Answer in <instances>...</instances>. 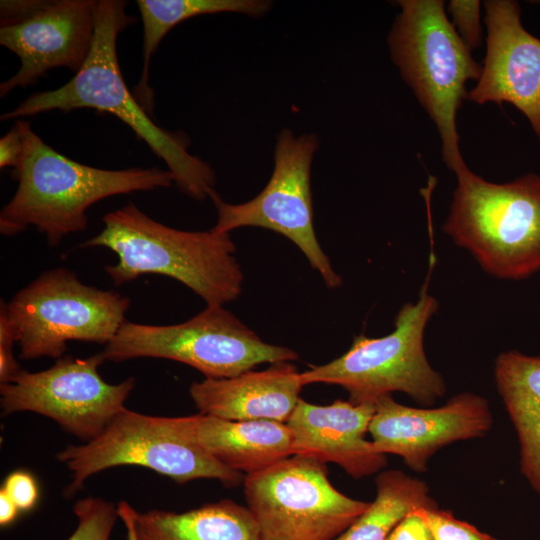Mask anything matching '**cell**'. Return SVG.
I'll use <instances>...</instances> for the list:
<instances>
[{"mask_svg":"<svg viewBox=\"0 0 540 540\" xmlns=\"http://www.w3.org/2000/svg\"><path fill=\"white\" fill-rule=\"evenodd\" d=\"M23 136L15 125L0 139V167H13L19 164L23 154Z\"/></svg>","mask_w":540,"mask_h":540,"instance_id":"obj_29","label":"cell"},{"mask_svg":"<svg viewBox=\"0 0 540 540\" xmlns=\"http://www.w3.org/2000/svg\"><path fill=\"white\" fill-rule=\"evenodd\" d=\"M97 5L95 0H44L24 20L0 27V44L21 62L18 71L0 84L1 98L17 87L35 84L51 69L78 72L92 47Z\"/></svg>","mask_w":540,"mask_h":540,"instance_id":"obj_14","label":"cell"},{"mask_svg":"<svg viewBox=\"0 0 540 540\" xmlns=\"http://www.w3.org/2000/svg\"><path fill=\"white\" fill-rule=\"evenodd\" d=\"M401 12L388 36L390 55L404 81L435 123L446 166L467 168L459 150L457 111L468 98L466 83L480 66L447 19L441 0H400Z\"/></svg>","mask_w":540,"mask_h":540,"instance_id":"obj_4","label":"cell"},{"mask_svg":"<svg viewBox=\"0 0 540 540\" xmlns=\"http://www.w3.org/2000/svg\"><path fill=\"white\" fill-rule=\"evenodd\" d=\"M77 527L67 540H110L119 518L117 507L99 497L78 500L73 507Z\"/></svg>","mask_w":540,"mask_h":540,"instance_id":"obj_23","label":"cell"},{"mask_svg":"<svg viewBox=\"0 0 540 540\" xmlns=\"http://www.w3.org/2000/svg\"><path fill=\"white\" fill-rule=\"evenodd\" d=\"M456 32L472 51L481 44L480 2L476 0H451L447 6Z\"/></svg>","mask_w":540,"mask_h":540,"instance_id":"obj_25","label":"cell"},{"mask_svg":"<svg viewBox=\"0 0 540 540\" xmlns=\"http://www.w3.org/2000/svg\"><path fill=\"white\" fill-rule=\"evenodd\" d=\"M44 0H1V27L20 22L38 10Z\"/></svg>","mask_w":540,"mask_h":540,"instance_id":"obj_30","label":"cell"},{"mask_svg":"<svg viewBox=\"0 0 540 540\" xmlns=\"http://www.w3.org/2000/svg\"><path fill=\"white\" fill-rule=\"evenodd\" d=\"M197 436L218 462L246 475L293 455L289 426L274 420L234 421L199 413Z\"/></svg>","mask_w":540,"mask_h":540,"instance_id":"obj_18","label":"cell"},{"mask_svg":"<svg viewBox=\"0 0 540 540\" xmlns=\"http://www.w3.org/2000/svg\"><path fill=\"white\" fill-rule=\"evenodd\" d=\"M134 525L137 540H261L249 509L229 499L182 513L135 510Z\"/></svg>","mask_w":540,"mask_h":540,"instance_id":"obj_20","label":"cell"},{"mask_svg":"<svg viewBox=\"0 0 540 540\" xmlns=\"http://www.w3.org/2000/svg\"><path fill=\"white\" fill-rule=\"evenodd\" d=\"M103 229L81 247H105L117 263L105 266L114 285L144 274L173 278L199 295L207 306H223L242 291L244 279L230 233L185 231L164 225L133 202L107 213Z\"/></svg>","mask_w":540,"mask_h":540,"instance_id":"obj_3","label":"cell"},{"mask_svg":"<svg viewBox=\"0 0 540 540\" xmlns=\"http://www.w3.org/2000/svg\"><path fill=\"white\" fill-rule=\"evenodd\" d=\"M494 377L517 432L521 473L540 496V355L502 352Z\"/></svg>","mask_w":540,"mask_h":540,"instance_id":"obj_19","label":"cell"},{"mask_svg":"<svg viewBox=\"0 0 540 540\" xmlns=\"http://www.w3.org/2000/svg\"><path fill=\"white\" fill-rule=\"evenodd\" d=\"M126 6L123 0H98L94 39L82 68L63 86L29 96L3 113L1 120L81 108L110 113L128 125L138 139L166 163L181 192L204 200L216 184L210 164L189 153V139L183 132H171L156 124L124 81L117 56V38L136 20L126 12Z\"/></svg>","mask_w":540,"mask_h":540,"instance_id":"obj_1","label":"cell"},{"mask_svg":"<svg viewBox=\"0 0 540 540\" xmlns=\"http://www.w3.org/2000/svg\"><path fill=\"white\" fill-rule=\"evenodd\" d=\"M377 494L368 508L335 540H387L393 529L411 511L436 508L425 482L399 470L381 472Z\"/></svg>","mask_w":540,"mask_h":540,"instance_id":"obj_22","label":"cell"},{"mask_svg":"<svg viewBox=\"0 0 540 540\" xmlns=\"http://www.w3.org/2000/svg\"><path fill=\"white\" fill-rule=\"evenodd\" d=\"M483 6L486 56L468 99L514 105L540 140V39L523 27L516 1L488 0Z\"/></svg>","mask_w":540,"mask_h":540,"instance_id":"obj_15","label":"cell"},{"mask_svg":"<svg viewBox=\"0 0 540 540\" xmlns=\"http://www.w3.org/2000/svg\"><path fill=\"white\" fill-rule=\"evenodd\" d=\"M2 489L20 511H29L37 503L38 486L34 477L27 471L17 470L10 473L6 477Z\"/></svg>","mask_w":540,"mask_h":540,"instance_id":"obj_27","label":"cell"},{"mask_svg":"<svg viewBox=\"0 0 540 540\" xmlns=\"http://www.w3.org/2000/svg\"><path fill=\"white\" fill-rule=\"evenodd\" d=\"M197 420L198 414L162 417L126 408L97 438L69 445L56 455L72 473L66 495L81 490L90 476L123 465L146 467L178 483L215 479L238 485L242 473L218 462L199 443Z\"/></svg>","mask_w":540,"mask_h":540,"instance_id":"obj_6","label":"cell"},{"mask_svg":"<svg viewBox=\"0 0 540 540\" xmlns=\"http://www.w3.org/2000/svg\"><path fill=\"white\" fill-rule=\"evenodd\" d=\"M23 154L12 177L15 194L0 212V233L15 236L34 227L55 247L64 237L84 231L87 210L96 202L116 195L169 188V170L129 168L108 170L76 162L46 144L29 122L18 119Z\"/></svg>","mask_w":540,"mask_h":540,"instance_id":"obj_2","label":"cell"},{"mask_svg":"<svg viewBox=\"0 0 540 540\" xmlns=\"http://www.w3.org/2000/svg\"><path fill=\"white\" fill-rule=\"evenodd\" d=\"M375 403L336 400L315 405L300 399L286 422L293 437V455L335 463L354 479L372 475L387 465L365 438Z\"/></svg>","mask_w":540,"mask_h":540,"instance_id":"obj_16","label":"cell"},{"mask_svg":"<svg viewBox=\"0 0 540 540\" xmlns=\"http://www.w3.org/2000/svg\"><path fill=\"white\" fill-rule=\"evenodd\" d=\"M130 298L82 283L65 267L42 272L7 302L20 358L59 359L67 342L107 345L126 322Z\"/></svg>","mask_w":540,"mask_h":540,"instance_id":"obj_9","label":"cell"},{"mask_svg":"<svg viewBox=\"0 0 540 540\" xmlns=\"http://www.w3.org/2000/svg\"><path fill=\"white\" fill-rule=\"evenodd\" d=\"M428 279L417 301L401 307L391 333L379 338L356 336L343 355L302 372L303 385H339L354 404L375 403L403 392L424 407L433 405L444 395L446 385L424 350L426 326L438 309L437 300L427 291Z\"/></svg>","mask_w":540,"mask_h":540,"instance_id":"obj_7","label":"cell"},{"mask_svg":"<svg viewBox=\"0 0 540 540\" xmlns=\"http://www.w3.org/2000/svg\"><path fill=\"white\" fill-rule=\"evenodd\" d=\"M436 540H496L475 526L457 519L450 511L422 508Z\"/></svg>","mask_w":540,"mask_h":540,"instance_id":"obj_24","label":"cell"},{"mask_svg":"<svg viewBox=\"0 0 540 540\" xmlns=\"http://www.w3.org/2000/svg\"><path fill=\"white\" fill-rule=\"evenodd\" d=\"M136 4L143 23V68L133 95L151 116L154 92L149 86L150 59L172 28L204 14L232 12L258 17L271 6L265 0H137Z\"/></svg>","mask_w":540,"mask_h":540,"instance_id":"obj_21","label":"cell"},{"mask_svg":"<svg viewBox=\"0 0 540 540\" xmlns=\"http://www.w3.org/2000/svg\"><path fill=\"white\" fill-rule=\"evenodd\" d=\"M18 343V333L7 309V302H0V384L10 382L22 369L15 359L13 347Z\"/></svg>","mask_w":540,"mask_h":540,"instance_id":"obj_26","label":"cell"},{"mask_svg":"<svg viewBox=\"0 0 540 540\" xmlns=\"http://www.w3.org/2000/svg\"><path fill=\"white\" fill-rule=\"evenodd\" d=\"M455 175L443 231L494 277L521 280L540 271V176L498 184L468 167Z\"/></svg>","mask_w":540,"mask_h":540,"instance_id":"obj_5","label":"cell"},{"mask_svg":"<svg viewBox=\"0 0 540 540\" xmlns=\"http://www.w3.org/2000/svg\"><path fill=\"white\" fill-rule=\"evenodd\" d=\"M491 426L488 401L473 393L458 394L439 408H413L386 395L375 402L368 432L378 453L398 455L412 470L425 472L436 451L482 437Z\"/></svg>","mask_w":540,"mask_h":540,"instance_id":"obj_13","label":"cell"},{"mask_svg":"<svg viewBox=\"0 0 540 540\" xmlns=\"http://www.w3.org/2000/svg\"><path fill=\"white\" fill-rule=\"evenodd\" d=\"M318 147L316 134L296 136L289 129L282 130L274 150L272 175L256 197L245 203L231 204L215 189L210 192L209 198L217 210V222L211 229L230 233L253 226L280 233L302 251L325 285L333 289L342 285V279L322 250L313 225L310 176Z\"/></svg>","mask_w":540,"mask_h":540,"instance_id":"obj_11","label":"cell"},{"mask_svg":"<svg viewBox=\"0 0 540 540\" xmlns=\"http://www.w3.org/2000/svg\"><path fill=\"white\" fill-rule=\"evenodd\" d=\"M105 361L162 358L189 365L206 378L237 376L263 363L298 360L287 347L263 341L223 306H207L191 319L173 325L126 321L101 352Z\"/></svg>","mask_w":540,"mask_h":540,"instance_id":"obj_8","label":"cell"},{"mask_svg":"<svg viewBox=\"0 0 540 540\" xmlns=\"http://www.w3.org/2000/svg\"><path fill=\"white\" fill-rule=\"evenodd\" d=\"M261 540H335L368 508L338 491L325 463L292 455L244 478Z\"/></svg>","mask_w":540,"mask_h":540,"instance_id":"obj_10","label":"cell"},{"mask_svg":"<svg viewBox=\"0 0 540 540\" xmlns=\"http://www.w3.org/2000/svg\"><path fill=\"white\" fill-rule=\"evenodd\" d=\"M20 512L17 505L7 495V493L0 489V525L6 527L13 523Z\"/></svg>","mask_w":540,"mask_h":540,"instance_id":"obj_31","label":"cell"},{"mask_svg":"<svg viewBox=\"0 0 540 540\" xmlns=\"http://www.w3.org/2000/svg\"><path fill=\"white\" fill-rule=\"evenodd\" d=\"M104 361L102 353L88 358L64 356L43 371L22 370L0 384L2 415L34 412L81 440L97 438L126 409L125 401L135 386L134 377L118 384L103 380L98 368Z\"/></svg>","mask_w":540,"mask_h":540,"instance_id":"obj_12","label":"cell"},{"mask_svg":"<svg viewBox=\"0 0 540 540\" xmlns=\"http://www.w3.org/2000/svg\"><path fill=\"white\" fill-rule=\"evenodd\" d=\"M421 509L408 513L393 529L387 540H436Z\"/></svg>","mask_w":540,"mask_h":540,"instance_id":"obj_28","label":"cell"},{"mask_svg":"<svg viewBox=\"0 0 540 540\" xmlns=\"http://www.w3.org/2000/svg\"><path fill=\"white\" fill-rule=\"evenodd\" d=\"M303 386L301 373L293 364L278 362L262 371L249 370L230 378H205L192 383L189 394L203 415L286 423L301 399Z\"/></svg>","mask_w":540,"mask_h":540,"instance_id":"obj_17","label":"cell"},{"mask_svg":"<svg viewBox=\"0 0 540 540\" xmlns=\"http://www.w3.org/2000/svg\"><path fill=\"white\" fill-rule=\"evenodd\" d=\"M117 512L126 528L127 540H137L134 525L135 509L128 502L121 501L117 505Z\"/></svg>","mask_w":540,"mask_h":540,"instance_id":"obj_32","label":"cell"}]
</instances>
